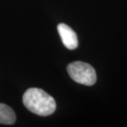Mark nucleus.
Here are the masks:
<instances>
[{
  "mask_svg": "<svg viewBox=\"0 0 127 127\" xmlns=\"http://www.w3.org/2000/svg\"><path fill=\"white\" fill-rule=\"evenodd\" d=\"M22 102L31 112L40 116L51 115L56 109L55 99L40 88L27 89L22 96Z\"/></svg>",
  "mask_w": 127,
  "mask_h": 127,
  "instance_id": "1",
  "label": "nucleus"
},
{
  "mask_svg": "<svg viewBox=\"0 0 127 127\" xmlns=\"http://www.w3.org/2000/svg\"><path fill=\"white\" fill-rule=\"evenodd\" d=\"M64 45L68 50H74L78 47V36L75 32L68 25L60 23L57 27Z\"/></svg>",
  "mask_w": 127,
  "mask_h": 127,
  "instance_id": "3",
  "label": "nucleus"
},
{
  "mask_svg": "<svg viewBox=\"0 0 127 127\" xmlns=\"http://www.w3.org/2000/svg\"><path fill=\"white\" fill-rule=\"evenodd\" d=\"M67 71L70 78L80 84L92 86L96 81V71L88 63L82 61L73 62L68 65Z\"/></svg>",
  "mask_w": 127,
  "mask_h": 127,
  "instance_id": "2",
  "label": "nucleus"
},
{
  "mask_svg": "<svg viewBox=\"0 0 127 127\" xmlns=\"http://www.w3.org/2000/svg\"><path fill=\"white\" fill-rule=\"evenodd\" d=\"M16 121L14 111L4 103H0V124L12 125Z\"/></svg>",
  "mask_w": 127,
  "mask_h": 127,
  "instance_id": "4",
  "label": "nucleus"
}]
</instances>
